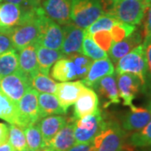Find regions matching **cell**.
Masks as SVG:
<instances>
[{
  "label": "cell",
  "mask_w": 151,
  "mask_h": 151,
  "mask_svg": "<svg viewBox=\"0 0 151 151\" xmlns=\"http://www.w3.org/2000/svg\"><path fill=\"white\" fill-rule=\"evenodd\" d=\"M92 63V60L82 53L65 55L55 63L51 76L61 82L85 78Z\"/></svg>",
  "instance_id": "cell-1"
},
{
  "label": "cell",
  "mask_w": 151,
  "mask_h": 151,
  "mask_svg": "<svg viewBox=\"0 0 151 151\" xmlns=\"http://www.w3.org/2000/svg\"><path fill=\"white\" fill-rule=\"evenodd\" d=\"M127 134L122 126L114 120H105L104 126L92 142L91 151H130L126 145Z\"/></svg>",
  "instance_id": "cell-2"
},
{
  "label": "cell",
  "mask_w": 151,
  "mask_h": 151,
  "mask_svg": "<svg viewBox=\"0 0 151 151\" xmlns=\"http://www.w3.org/2000/svg\"><path fill=\"white\" fill-rule=\"evenodd\" d=\"M70 2L71 20L76 26L83 29L107 14L113 3L108 0H70Z\"/></svg>",
  "instance_id": "cell-3"
},
{
  "label": "cell",
  "mask_w": 151,
  "mask_h": 151,
  "mask_svg": "<svg viewBox=\"0 0 151 151\" xmlns=\"http://www.w3.org/2000/svg\"><path fill=\"white\" fill-rule=\"evenodd\" d=\"M40 8L25 10L19 5L0 2V33L9 35L15 28L36 16Z\"/></svg>",
  "instance_id": "cell-4"
},
{
  "label": "cell",
  "mask_w": 151,
  "mask_h": 151,
  "mask_svg": "<svg viewBox=\"0 0 151 151\" xmlns=\"http://www.w3.org/2000/svg\"><path fill=\"white\" fill-rule=\"evenodd\" d=\"M145 0H119L111 4L106 14L131 25L140 24L146 11Z\"/></svg>",
  "instance_id": "cell-5"
},
{
  "label": "cell",
  "mask_w": 151,
  "mask_h": 151,
  "mask_svg": "<svg viewBox=\"0 0 151 151\" xmlns=\"http://www.w3.org/2000/svg\"><path fill=\"white\" fill-rule=\"evenodd\" d=\"M39 37L37 45L52 50H60L63 42L62 29L56 22L50 19L41 7L37 15Z\"/></svg>",
  "instance_id": "cell-6"
},
{
  "label": "cell",
  "mask_w": 151,
  "mask_h": 151,
  "mask_svg": "<svg viewBox=\"0 0 151 151\" xmlns=\"http://www.w3.org/2000/svg\"><path fill=\"white\" fill-rule=\"evenodd\" d=\"M105 124L101 109L80 119H75L74 136L76 144H89L102 130Z\"/></svg>",
  "instance_id": "cell-7"
},
{
  "label": "cell",
  "mask_w": 151,
  "mask_h": 151,
  "mask_svg": "<svg viewBox=\"0 0 151 151\" xmlns=\"http://www.w3.org/2000/svg\"><path fill=\"white\" fill-rule=\"evenodd\" d=\"M147 72L148 70L143 45L136 46L116 63V73L118 75L123 73L134 74L139 78L142 85L145 84Z\"/></svg>",
  "instance_id": "cell-8"
},
{
  "label": "cell",
  "mask_w": 151,
  "mask_h": 151,
  "mask_svg": "<svg viewBox=\"0 0 151 151\" xmlns=\"http://www.w3.org/2000/svg\"><path fill=\"white\" fill-rule=\"evenodd\" d=\"M38 92L32 86L28 89L25 94L18 103L19 124L23 129L29 125L37 124L41 119L38 103Z\"/></svg>",
  "instance_id": "cell-9"
},
{
  "label": "cell",
  "mask_w": 151,
  "mask_h": 151,
  "mask_svg": "<svg viewBox=\"0 0 151 151\" xmlns=\"http://www.w3.org/2000/svg\"><path fill=\"white\" fill-rule=\"evenodd\" d=\"M31 87L30 77L20 69L0 79V91L16 103Z\"/></svg>",
  "instance_id": "cell-10"
},
{
  "label": "cell",
  "mask_w": 151,
  "mask_h": 151,
  "mask_svg": "<svg viewBox=\"0 0 151 151\" xmlns=\"http://www.w3.org/2000/svg\"><path fill=\"white\" fill-rule=\"evenodd\" d=\"M38 11L36 16L15 28L9 35L14 49H15L18 51L29 45L37 44L39 37V27L37 22Z\"/></svg>",
  "instance_id": "cell-11"
},
{
  "label": "cell",
  "mask_w": 151,
  "mask_h": 151,
  "mask_svg": "<svg viewBox=\"0 0 151 151\" xmlns=\"http://www.w3.org/2000/svg\"><path fill=\"white\" fill-rule=\"evenodd\" d=\"M63 42L60 51L64 56L73 53H81V45L85 37V29L74 23L63 25Z\"/></svg>",
  "instance_id": "cell-12"
},
{
  "label": "cell",
  "mask_w": 151,
  "mask_h": 151,
  "mask_svg": "<svg viewBox=\"0 0 151 151\" xmlns=\"http://www.w3.org/2000/svg\"><path fill=\"white\" fill-rule=\"evenodd\" d=\"M43 9L45 14L58 24L66 25L72 23L70 0H45Z\"/></svg>",
  "instance_id": "cell-13"
},
{
  "label": "cell",
  "mask_w": 151,
  "mask_h": 151,
  "mask_svg": "<svg viewBox=\"0 0 151 151\" xmlns=\"http://www.w3.org/2000/svg\"><path fill=\"white\" fill-rule=\"evenodd\" d=\"M92 88L95 89L97 94L103 99V108H108L111 104L120 103L118 83L115 74L104 76L94 84Z\"/></svg>",
  "instance_id": "cell-14"
},
{
  "label": "cell",
  "mask_w": 151,
  "mask_h": 151,
  "mask_svg": "<svg viewBox=\"0 0 151 151\" xmlns=\"http://www.w3.org/2000/svg\"><path fill=\"white\" fill-rule=\"evenodd\" d=\"M151 119L150 108L130 106V111L124 115L122 120V128L126 132H137L142 129Z\"/></svg>",
  "instance_id": "cell-15"
},
{
  "label": "cell",
  "mask_w": 151,
  "mask_h": 151,
  "mask_svg": "<svg viewBox=\"0 0 151 151\" xmlns=\"http://www.w3.org/2000/svg\"><path fill=\"white\" fill-rule=\"evenodd\" d=\"M142 85L141 81L137 76L131 73H123L119 75L118 88L119 97L123 99L124 106L130 107L133 101L139 91Z\"/></svg>",
  "instance_id": "cell-16"
},
{
  "label": "cell",
  "mask_w": 151,
  "mask_h": 151,
  "mask_svg": "<svg viewBox=\"0 0 151 151\" xmlns=\"http://www.w3.org/2000/svg\"><path fill=\"white\" fill-rule=\"evenodd\" d=\"M85 87L86 86L82 81H64L58 83L55 96L58 98L60 105L67 110L76 103Z\"/></svg>",
  "instance_id": "cell-17"
},
{
  "label": "cell",
  "mask_w": 151,
  "mask_h": 151,
  "mask_svg": "<svg viewBox=\"0 0 151 151\" xmlns=\"http://www.w3.org/2000/svg\"><path fill=\"white\" fill-rule=\"evenodd\" d=\"M74 104V119H82L92 114L98 109L99 100L97 92L91 87L86 86Z\"/></svg>",
  "instance_id": "cell-18"
},
{
  "label": "cell",
  "mask_w": 151,
  "mask_h": 151,
  "mask_svg": "<svg viewBox=\"0 0 151 151\" xmlns=\"http://www.w3.org/2000/svg\"><path fill=\"white\" fill-rule=\"evenodd\" d=\"M74 118L68 119L65 125L55 135L45 148L51 151H68L76 144L74 136Z\"/></svg>",
  "instance_id": "cell-19"
},
{
  "label": "cell",
  "mask_w": 151,
  "mask_h": 151,
  "mask_svg": "<svg viewBox=\"0 0 151 151\" xmlns=\"http://www.w3.org/2000/svg\"><path fill=\"white\" fill-rule=\"evenodd\" d=\"M142 38L140 32L134 30L129 36L119 42L113 43L108 50L110 60L113 62V64H116L119 59L129 53L136 46L139 45L142 43Z\"/></svg>",
  "instance_id": "cell-20"
},
{
  "label": "cell",
  "mask_w": 151,
  "mask_h": 151,
  "mask_svg": "<svg viewBox=\"0 0 151 151\" xmlns=\"http://www.w3.org/2000/svg\"><path fill=\"white\" fill-rule=\"evenodd\" d=\"M114 70H115L113 62L110 60V59L105 58L94 60L92 61L90 69L82 82L86 86L92 88L96 82L103 78L104 76L114 74Z\"/></svg>",
  "instance_id": "cell-21"
},
{
  "label": "cell",
  "mask_w": 151,
  "mask_h": 151,
  "mask_svg": "<svg viewBox=\"0 0 151 151\" xmlns=\"http://www.w3.org/2000/svg\"><path fill=\"white\" fill-rule=\"evenodd\" d=\"M67 121L68 119L63 116L51 115L45 117L38 123V126L43 137L45 147L54 138L55 135L65 126Z\"/></svg>",
  "instance_id": "cell-22"
},
{
  "label": "cell",
  "mask_w": 151,
  "mask_h": 151,
  "mask_svg": "<svg viewBox=\"0 0 151 151\" xmlns=\"http://www.w3.org/2000/svg\"><path fill=\"white\" fill-rule=\"evenodd\" d=\"M19 69L27 74L30 79L39 72L37 60V44L29 45L19 50Z\"/></svg>",
  "instance_id": "cell-23"
},
{
  "label": "cell",
  "mask_w": 151,
  "mask_h": 151,
  "mask_svg": "<svg viewBox=\"0 0 151 151\" xmlns=\"http://www.w3.org/2000/svg\"><path fill=\"white\" fill-rule=\"evenodd\" d=\"M38 103L41 119L51 115H64L67 113V110L60 105L58 98L54 94L39 93Z\"/></svg>",
  "instance_id": "cell-24"
},
{
  "label": "cell",
  "mask_w": 151,
  "mask_h": 151,
  "mask_svg": "<svg viewBox=\"0 0 151 151\" xmlns=\"http://www.w3.org/2000/svg\"><path fill=\"white\" fill-rule=\"evenodd\" d=\"M64 55L61 51L46 48L42 45H37V60L39 72L44 75H49L51 66Z\"/></svg>",
  "instance_id": "cell-25"
},
{
  "label": "cell",
  "mask_w": 151,
  "mask_h": 151,
  "mask_svg": "<svg viewBox=\"0 0 151 151\" xmlns=\"http://www.w3.org/2000/svg\"><path fill=\"white\" fill-rule=\"evenodd\" d=\"M0 119L10 124H19L18 103L11 100L4 93L0 91Z\"/></svg>",
  "instance_id": "cell-26"
},
{
  "label": "cell",
  "mask_w": 151,
  "mask_h": 151,
  "mask_svg": "<svg viewBox=\"0 0 151 151\" xmlns=\"http://www.w3.org/2000/svg\"><path fill=\"white\" fill-rule=\"evenodd\" d=\"M19 69V53L15 49H11L0 55V79L16 72Z\"/></svg>",
  "instance_id": "cell-27"
},
{
  "label": "cell",
  "mask_w": 151,
  "mask_h": 151,
  "mask_svg": "<svg viewBox=\"0 0 151 151\" xmlns=\"http://www.w3.org/2000/svg\"><path fill=\"white\" fill-rule=\"evenodd\" d=\"M30 81L31 86L37 92L55 94L58 83L52 78L49 77L48 76L44 75L40 72H37L31 77Z\"/></svg>",
  "instance_id": "cell-28"
},
{
  "label": "cell",
  "mask_w": 151,
  "mask_h": 151,
  "mask_svg": "<svg viewBox=\"0 0 151 151\" xmlns=\"http://www.w3.org/2000/svg\"><path fill=\"white\" fill-rule=\"evenodd\" d=\"M8 142L13 148L14 151H28L27 142L23 128L10 124L9 127Z\"/></svg>",
  "instance_id": "cell-29"
},
{
  "label": "cell",
  "mask_w": 151,
  "mask_h": 151,
  "mask_svg": "<svg viewBox=\"0 0 151 151\" xmlns=\"http://www.w3.org/2000/svg\"><path fill=\"white\" fill-rule=\"evenodd\" d=\"M27 142L28 151H39L44 149V140L37 124L29 125L24 129Z\"/></svg>",
  "instance_id": "cell-30"
},
{
  "label": "cell",
  "mask_w": 151,
  "mask_h": 151,
  "mask_svg": "<svg viewBox=\"0 0 151 151\" xmlns=\"http://www.w3.org/2000/svg\"><path fill=\"white\" fill-rule=\"evenodd\" d=\"M81 53L85 55L88 58L92 59V60L105 59L108 57V54L106 53V51L100 48L95 43L92 36L88 35H85L81 45Z\"/></svg>",
  "instance_id": "cell-31"
},
{
  "label": "cell",
  "mask_w": 151,
  "mask_h": 151,
  "mask_svg": "<svg viewBox=\"0 0 151 151\" xmlns=\"http://www.w3.org/2000/svg\"><path fill=\"white\" fill-rule=\"evenodd\" d=\"M129 145L133 148L151 146V119L139 131L134 132L129 139Z\"/></svg>",
  "instance_id": "cell-32"
},
{
  "label": "cell",
  "mask_w": 151,
  "mask_h": 151,
  "mask_svg": "<svg viewBox=\"0 0 151 151\" xmlns=\"http://www.w3.org/2000/svg\"><path fill=\"white\" fill-rule=\"evenodd\" d=\"M118 22L119 20L116 19L114 17L108 14H103L94 23H92L89 27L86 28L85 29V35H92L94 33L103 30L110 31L113 25H115Z\"/></svg>",
  "instance_id": "cell-33"
},
{
  "label": "cell",
  "mask_w": 151,
  "mask_h": 151,
  "mask_svg": "<svg viewBox=\"0 0 151 151\" xmlns=\"http://www.w3.org/2000/svg\"><path fill=\"white\" fill-rule=\"evenodd\" d=\"M134 30L135 25H131L129 24L119 21L115 25H113L112 29L110 30V33L113 38V42L115 43L129 36Z\"/></svg>",
  "instance_id": "cell-34"
},
{
  "label": "cell",
  "mask_w": 151,
  "mask_h": 151,
  "mask_svg": "<svg viewBox=\"0 0 151 151\" xmlns=\"http://www.w3.org/2000/svg\"><path fill=\"white\" fill-rule=\"evenodd\" d=\"M91 36L95 41V43L97 44L100 48L103 49L104 51H108L110 47L112 46V45L114 43L111 33L108 30L98 31V32L94 33Z\"/></svg>",
  "instance_id": "cell-35"
},
{
  "label": "cell",
  "mask_w": 151,
  "mask_h": 151,
  "mask_svg": "<svg viewBox=\"0 0 151 151\" xmlns=\"http://www.w3.org/2000/svg\"><path fill=\"white\" fill-rule=\"evenodd\" d=\"M4 2L19 5L25 10H33L41 7L40 0H4Z\"/></svg>",
  "instance_id": "cell-36"
},
{
  "label": "cell",
  "mask_w": 151,
  "mask_h": 151,
  "mask_svg": "<svg viewBox=\"0 0 151 151\" xmlns=\"http://www.w3.org/2000/svg\"><path fill=\"white\" fill-rule=\"evenodd\" d=\"M11 49H14V46L11 41L10 36L9 35L0 33V55L10 50Z\"/></svg>",
  "instance_id": "cell-37"
},
{
  "label": "cell",
  "mask_w": 151,
  "mask_h": 151,
  "mask_svg": "<svg viewBox=\"0 0 151 151\" xmlns=\"http://www.w3.org/2000/svg\"><path fill=\"white\" fill-rule=\"evenodd\" d=\"M143 47L147 64V70L151 76V38H145Z\"/></svg>",
  "instance_id": "cell-38"
},
{
  "label": "cell",
  "mask_w": 151,
  "mask_h": 151,
  "mask_svg": "<svg viewBox=\"0 0 151 151\" xmlns=\"http://www.w3.org/2000/svg\"><path fill=\"white\" fill-rule=\"evenodd\" d=\"M144 29L145 38H151V7H149L147 9V15Z\"/></svg>",
  "instance_id": "cell-39"
},
{
  "label": "cell",
  "mask_w": 151,
  "mask_h": 151,
  "mask_svg": "<svg viewBox=\"0 0 151 151\" xmlns=\"http://www.w3.org/2000/svg\"><path fill=\"white\" fill-rule=\"evenodd\" d=\"M9 139V127L8 125L0 123V145L8 142Z\"/></svg>",
  "instance_id": "cell-40"
},
{
  "label": "cell",
  "mask_w": 151,
  "mask_h": 151,
  "mask_svg": "<svg viewBox=\"0 0 151 151\" xmlns=\"http://www.w3.org/2000/svg\"><path fill=\"white\" fill-rule=\"evenodd\" d=\"M92 143L89 144H75L68 151H91Z\"/></svg>",
  "instance_id": "cell-41"
},
{
  "label": "cell",
  "mask_w": 151,
  "mask_h": 151,
  "mask_svg": "<svg viewBox=\"0 0 151 151\" xmlns=\"http://www.w3.org/2000/svg\"><path fill=\"white\" fill-rule=\"evenodd\" d=\"M0 151H14V150L9 144V142H7L5 144L0 145Z\"/></svg>",
  "instance_id": "cell-42"
},
{
  "label": "cell",
  "mask_w": 151,
  "mask_h": 151,
  "mask_svg": "<svg viewBox=\"0 0 151 151\" xmlns=\"http://www.w3.org/2000/svg\"><path fill=\"white\" fill-rule=\"evenodd\" d=\"M145 4L146 9H148L149 7H151V0H145Z\"/></svg>",
  "instance_id": "cell-43"
},
{
  "label": "cell",
  "mask_w": 151,
  "mask_h": 151,
  "mask_svg": "<svg viewBox=\"0 0 151 151\" xmlns=\"http://www.w3.org/2000/svg\"><path fill=\"white\" fill-rule=\"evenodd\" d=\"M39 151H51L50 150H49V149H46V148H44L42 150H40Z\"/></svg>",
  "instance_id": "cell-44"
},
{
  "label": "cell",
  "mask_w": 151,
  "mask_h": 151,
  "mask_svg": "<svg viewBox=\"0 0 151 151\" xmlns=\"http://www.w3.org/2000/svg\"><path fill=\"white\" fill-rule=\"evenodd\" d=\"M108 1H111V2H116V1H119V0H108Z\"/></svg>",
  "instance_id": "cell-45"
},
{
  "label": "cell",
  "mask_w": 151,
  "mask_h": 151,
  "mask_svg": "<svg viewBox=\"0 0 151 151\" xmlns=\"http://www.w3.org/2000/svg\"><path fill=\"white\" fill-rule=\"evenodd\" d=\"M150 109L151 110V103H150Z\"/></svg>",
  "instance_id": "cell-46"
},
{
  "label": "cell",
  "mask_w": 151,
  "mask_h": 151,
  "mask_svg": "<svg viewBox=\"0 0 151 151\" xmlns=\"http://www.w3.org/2000/svg\"><path fill=\"white\" fill-rule=\"evenodd\" d=\"M0 2H2V0H0Z\"/></svg>",
  "instance_id": "cell-47"
}]
</instances>
